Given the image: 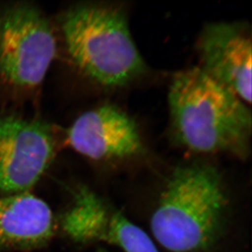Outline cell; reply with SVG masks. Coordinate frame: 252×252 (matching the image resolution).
<instances>
[{
    "label": "cell",
    "mask_w": 252,
    "mask_h": 252,
    "mask_svg": "<svg viewBox=\"0 0 252 252\" xmlns=\"http://www.w3.org/2000/svg\"><path fill=\"white\" fill-rule=\"evenodd\" d=\"M114 200L159 252H250V197L212 163L176 165L150 188Z\"/></svg>",
    "instance_id": "cell-1"
},
{
    "label": "cell",
    "mask_w": 252,
    "mask_h": 252,
    "mask_svg": "<svg viewBox=\"0 0 252 252\" xmlns=\"http://www.w3.org/2000/svg\"><path fill=\"white\" fill-rule=\"evenodd\" d=\"M171 128L177 142L196 154L250 155L252 113L229 88L193 67L176 73L169 86Z\"/></svg>",
    "instance_id": "cell-2"
},
{
    "label": "cell",
    "mask_w": 252,
    "mask_h": 252,
    "mask_svg": "<svg viewBox=\"0 0 252 252\" xmlns=\"http://www.w3.org/2000/svg\"><path fill=\"white\" fill-rule=\"evenodd\" d=\"M62 30L74 63L100 85L123 87L146 71L120 7L102 4L72 7L63 15Z\"/></svg>",
    "instance_id": "cell-3"
},
{
    "label": "cell",
    "mask_w": 252,
    "mask_h": 252,
    "mask_svg": "<svg viewBox=\"0 0 252 252\" xmlns=\"http://www.w3.org/2000/svg\"><path fill=\"white\" fill-rule=\"evenodd\" d=\"M57 53L49 20L30 3L0 6V78L17 90L40 86Z\"/></svg>",
    "instance_id": "cell-4"
},
{
    "label": "cell",
    "mask_w": 252,
    "mask_h": 252,
    "mask_svg": "<svg viewBox=\"0 0 252 252\" xmlns=\"http://www.w3.org/2000/svg\"><path fill=\"white\" fill-rule=\"evenodd\" d=\"M70 194L60 224L73 243L114 248L119 252H159L150 236L113 197L84 184L70 189Z\"/></svg>",
    "instance_id": "cell-5"
},
{
    "label": "cell",
    "mask_w": 252,
    "mask_h": 252,
    "mask_svg": "<svg viewBox=\"0 0 252 252\" xmlns=\"http://www.w3.org/2000/svg\"><path fill=\"white\" fill-rule=\"evenodd\" d=\"M56 155L49 124L17 115L0 117V191L28 193L40 180Z\"/></svg>",
    "instance_id": "cell-6"
},
{
    "label": "cell",
    "mask_w": 252,
    "mask_h": 252,
    "mask_svg": "<svg viewBox=\"0 0 252 252\" xmlns=\"http://www.w3.org/2000/svg\"><path fill=\"white\" fill-rule=\"evenodd\" d=\"M66 137L73 150L95 162H121L145 152L136 122L110 104L78 117L67 130Z\"/></svg>",
    "instance_id": "cell-7"
},
{
    "label": "cell",
    "mask_w": 252,
    "mask_h": 252,
    "mask_svg": "<svg viewBox=\"0 0 252 252\" xmlns=\"http://www.w3.org/2000/svg\"><path fill=\"white\" fill-rule=\"evenodd\" d=\"M200 68L229 88L246 104L252 103V34L245 22H212L198 40Z\"/></svg>",
    "instance_id": "cell-8"
},
{
    "label": "cell",
    "mask_w": 252,
    "mask_h": 252,
    "mask_svg": "<svg viewBox=\"0 0 252 252\" xmlns=\"http://www.w3.org/2000/svg\"><path fill=\"white\" fill-rule=\"evenodd\" d=\"M56 228L53 211L39 197L30 192L0 196V252L43 247Z\"/></svg>",
    "instance_id": "cell-9"
}]
</instances>
